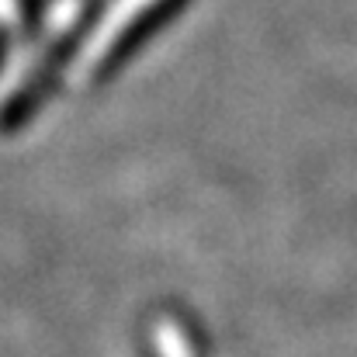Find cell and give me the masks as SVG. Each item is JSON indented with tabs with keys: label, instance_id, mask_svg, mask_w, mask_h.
I'll return each mask as SVG.
<instances>
[{
	"label": "cell",
	"instance_id": "1",
	"mask_svg": "<svg viewBox=\"0 0 357 357\" xmlns=\"http://www.w3.org/2000/svg\"><path fill=\"white\" fill-rule=\"evenodd\" d=\"M149 7V0H119L115 3V10L101 21V28L94 31V38L87 42V49L80 52V59H77V66H73V84H80V80H87L101 63H105V56H108V49L115 45L121 38V31L128 28V21L139 14V10H146Z\"/></svg>",
	"mask_w": 357,
	"mask_h": 357
}]
</instances>
